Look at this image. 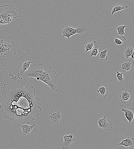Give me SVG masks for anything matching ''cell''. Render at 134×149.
I'll return each mask as SVG.
<instances>
[{"mask_svg": "<svg viewBox=\"0 0 134 149\" xmlns=\"http://www.w3.org/2000/svg\"><path fill=\"white\" fill-rule=\"evenodd\" d=\"M76 34V30L74 27L71 26H66L62 30V37H66L70 40V37Z\"/></svg>", "mask_w": 134, "mask_h": 149, "instance_id": "9c48e42d", "label": "cell"}, {"mask_svg": "<svg viewBox=\"0 0 134 149\" xmlns=\"http://www.w3.org/2000/svg\"><path fill=\"white\" fill-rule=\"evenodd\" d=\"M10 82L1 88L0 108L5 118L20 123L30 124L41 112L40 99L35 96L36 90L26 79L18 73L9 74Z\"/></svg>", "mask_w": 134, "mask_h": 149, "instance_id": "6da1fadb", "label": "cell"}, {"mask_svg": "<svg viewBox=\"0 0 134 149\" xmlns=\"http://www.w3.org/2000/svg\"><path fill=\"white\" fill-rule=\"evenodd\" d=\"M63 116L60 110L55 109L50 112L48 119L53 125L57 126L60 123Z\"/></svg>", "mask_w": 134, "mask_h": 149, "instance_id": "5b68a950", "label": "cell"}, {"mask_svg": "<svg viewBox=\"0 0 134 149\" xmlns=\"http://www.w3.org/2000/svg\"><path fill=\"white\" fill-rule=\"evenodd\" d=\"M134 52H133V53H132V54L131 55V57L133 58V59L134 58Z\"/></svg>", "mask_w": 134, "mask_h": 149, "instance_id": "d4e9b609", "label": "cell"}, {"mask_svg": "<svg viewBox=\"0 0 134 149\" xmlns=\"http://www.w3.org/2000/svg\"><path fill=\"white\" fill-rule=\"evenodd\" d=\"M94 45V41H88L86 43L84 46L85 51L87 53L88 51H90L93 47Z\"/></svg>", "mask_w": 134, "mask_h": 149, "instance_id": "44dd1931", "label": "cell"}, {"mask_svg": "<svg viewBox=\"0 0 134 149\" xmlns=\"http://www.w3.org/2000/svg\"><path fill=\"white\" fill-rule=\"evenodd\" d=\"M18 17V10L12 5L0 6V25L10 24L13 18Z\"/></svg>", "mask_w": 134, "mask_h": 149, "instance_id": "277c9868", "label": "cell"}, {"mask_svg": "<svg viewBox=\"0 0 134 149\" xmlns=\"http://www.w3.org/2000/svg\"><path fill=\"white\" fill-rule=\"evenodd\" d=\"M119 67L122 72L129 73L134 69V63L131 59L125 60L120 62Z\"/></svg>", "mask_w": 134, "mask_h": 149, "instance_id": "8992f818", "label": "cell"}, {"mask_svg": "<svg viewBox=\"0 0 134 149\" xmlns=\"http://www.w3.org/2000/svg\"><path fill=\"white\" fill-rule=\"evenodd\" d=\"M33 61L24 60L18 65V67L20 70L19 73L21 76L28 69L30 64Z\"/></svg>", "mask_w": 134, "mask_h": 149, "instance_id": "30bf717a", "label": "cell"}, {"mask_svg": "<svg viewBox=\"0 0 134 149\" xmlns=\"http://www.w3.org/2000/svg\"><path fill=\"white\" fill-rule=\"evenodd\" d=\"M116 76L117 78L120 83H123L124 82V80L123 75V72L120 73L118 71H116Z\"/></svg>", "mask_w": 134, "mask_h": 149, "instance_id": "603a6c76", "label": "cell"}, {"mask_svg": "<svg viewBox=\"0 0 134 149\" xmlns=\"http://www.w3.org/2000/svg\"><path fill=\"white\" fill-rule=\"evenodd\" d=\"M134 51V49L131 46L127 47L124 51V54L125 58L127 59L129 58Z\"/></svg>", "mask_w": 134, "mask_h": 149, "instance_id": "7402d4cb", "label": "cell"}, {"mask_svg": "<svg viewBox=\"0 0 134 149\" xmlns=\"http://www.w3.org/2000/svg\"><path fill=\"white\" fill-rule=\"evenodd\" d=\"M26 78H34L47 85L51 90L57 91L59 78L58 74L51 67L41 63H34L25 73Z\"/></svg>", "mask_w": 134, "mask_h": 149, "instance_id": "7a4b0ae2", "label": "cell"}, {"mask_svg": "<svg viewBox=\"0 0 134 149\" xmlns=\"http://www.w3.org/2000/svg\"><path fill=\"white\" fill-rule=\"evenodd\" d=\"M114 39L115 43L116 44L119 45L123 44V41L117 37H116L114 38Z\"/></svg>", "mask_w": 134, "mask_h": 149, "instance_id": "cb8c5ba5", "label": "cell"}, {"mask_svg": "<svg viewBox=\"0 0 134 149\" xmlns=\"http://www.w3.org/2000/svg\"><path fill=\"white\" fill-rule=\"evenodd\" d=\"M129 6L123 4H118L115 5L112 9L111 15H112L115 13L128 8Z\"/></svg>", "mask_w": 134, "mask_h": 149, "instance_id": "ac0fdd59", "label": "cell"}, {"mask_svg": "<svg viewBox=\"0 0 134 149\" xmlns=\"http://www.w3.org/2000/svg\"><path fill=\"white\" fill-rule=\"evenodd\" d=\"M63 141L61 147L62 149H68L70 145L77 140L73 133L67 135L65 134L63 136Z\"/></svg>", "mask_w": 134, "mask_h": 149, "instance_id": "ba28073f", "label": "cell"}, {"mask_svg": "<svg viewBox=\"0 0 134 149\" xmlns=\"http://www.w3.org/2000/svg\"><path fill=\"white\" fill-rule=\"evenodd\" d=\"M131 97V94L129 93L127 89L123 92H121L120 95V100L121 102L126 104L129 102Z\"/></svg>", "mask_w": 134, "mask_h": 149, "instance_id": "9a60e30c", "label": "cell"}, {"mask_svg": "<svg viewBox=\"0 0 134 149\" xmlns=\"http://www.w3.org/2000/svg\"><path fill=\"white\" fill-rule=\"evenodd\" d=\"M121 111L124 113L125 115L129 124L132 122L134 117V109L133 108H122Z\"/></svg>", "mask_w": 134, "mask_h": 149, "instance_id": "8fae6325", "label": "cell"}, {"mask_svg": "<svg viewBox=\"0 0 134 149\" xmlns=\"http://www.w3.org/2000/svg\"><path fill=\"white\" fill-rule=\"evenodd\" d=\"M97 122L100 128L107 131H110L113 127L112 123L109 120L107 119L106 115L102 118L99 119Z\"/></svg>", "mask_w": 134, "mask_h": 149, "instance_id": "52a82bcc", "label": "cell"}, {"mask_svg": "<svg viewBox=\"0 0 134 149\" xmlns=\"http://www.w3.org/2000/svg\"><path fill=\"white\" fill-rule=\"evenodd\" d=\"M96 91L98 93H100V96L104 99H105L108 92V88L107 86L105 85L100 87Z\"/></svg>", "mask_w": 134, "mask_h": 149, "instance_id": "e0dca14e", "label": "cell"}, {"mask_svg": "<svg viewBox=\"0 0 134 149\" xmlns=\"http://www.w3.org/2000/svg\"><path fill=\"white\" fill-rule=\"evenodd\" d=\"M127 27L128 26L127 25H123L121 23H117L115 27V29L117 31L118 35L122 37L124 41L126 40V39L123 35L127 34L126 33L124 32V29Z\"/></svg>", "mask_w": 134, "mask_h": 149, "instance_id": "7c38bea8", "label": "cell"}, {"mask_svg": "<svg viewBox=\"0 0 134 149\" xmlns=\"http://www.w3.org/2000/svg\"><path fill=\"white\" fill-rule=\"evenodd\" d=\"M94 45L93 47L88 53V56L90 58L94 56L96 57L99 53L100 45L96 41H94Z\"/></svg>", "mask_w": 134, "mask_h": 149, "instance_id": "2e32d148", "label": "cell"}, {"mask_svg": "<svg viewBox=\"0 0 134 149\" xmlns=\"http://www.w3.org/2000/svg\"><path fill=\"white\" fill-rule=\"evenodd\" d=\"M19 125L21 128L22 134L24 136H26L31 132L36 124L30 126L26 124L20 123Z\"/></svg>", "mask_w": 134, "mask_h": 149, "instance_id": "4fadbf2b", "label": "cell"}, {"mask_svg": "<svg viewBox=\"0 0 134 149\" xmlns=\"http://www.w3.org/2000/svg\"><path fill=\"white\" fill-rule=\"evenodd\" d=\"M107 51L108 50L105 49V50L101 51L100 53L98 55V58L101 62H105L107 60Z\"/></svg>", "mask_w": 134, "mask_h": 149, "instance_id": "ffe728a7", "label": "cell"}, {"mask_svg": "<svg viewBox=\"0 0 134 149\" xmlns=\"http://www.w3.org/2000/svg\"><path fill=\"white\" fill-rule=\"evenodd\" d=\"M10 41L2 39L0 41V67H5L10 63L16 54V49Z\"/></svg>", "mask_w": 134, "mask_h": 149, "instance_id": "3957f363", "label": "cell"}, {"mask_svg": "<svg viewBox=\"0 0 134 149\" xmlns=\"http://www.w3.org/2000/svg\"><path fill=\"white\" fill-rule=\"evenodd\" d=\"M118 145L119 146H123L126 147L133 148L134 146V139L130 137H127L125 139L122 140L118 144Z\"/></svg>", "mask_w": 134, "mask_h": 149, "instance_id": "5bb4252c", "label": "cell"}, {"mask_svg": "<svg viewBox=\"0 0 134 149\" xmlns=\"http://www.w3.org/2000/svg\"><path fill=\"white\" fill-rule=\"evenodd\" d=\"M76 33L79 34L83 35V33L86 32L87 31L86 26L83 24L78 25L75 29Z\"/></svg>", "mask_w": 134, "mask_h": 149, "instance_id": "d6986e66", "label": "cell"}]
</instances>
